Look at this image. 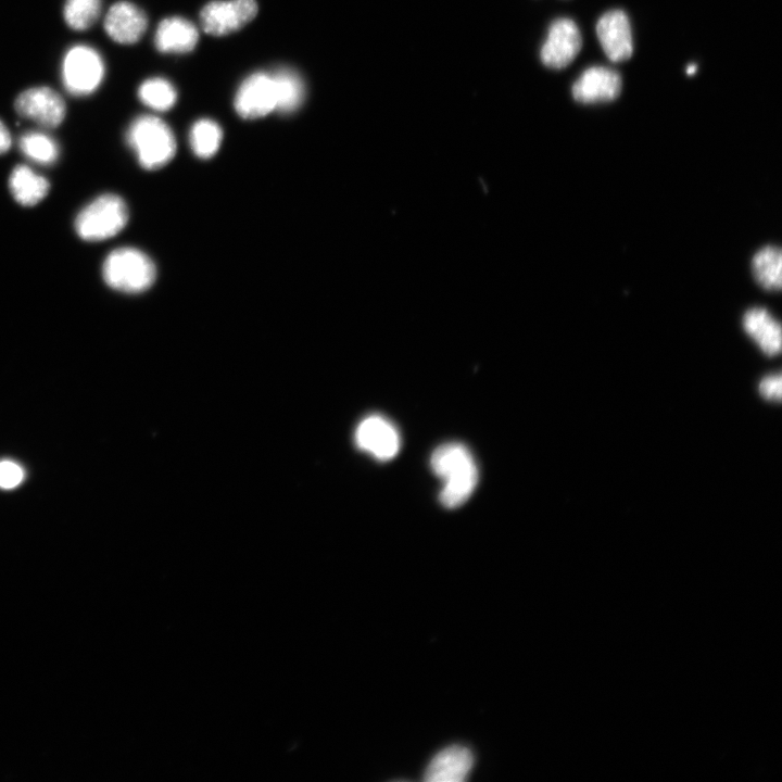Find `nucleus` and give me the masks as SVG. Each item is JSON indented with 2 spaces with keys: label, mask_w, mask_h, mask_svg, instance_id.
<instances>
[{
  "label": "nucleus",
  "mask_w": 782,
  "mask_h": 782,
  "mask_svg": "<svg viewBox=\"0 0 782 782\" xmlns=\"http://www.w3.org/2000/svg\"><path fill=\"white\" fill-rule=\"evenodd\" d=\"M430 466L443 480L440 503L451 509L463 505L478 483V467L467 446L456 442L438 446L430 457Z\"/></svg>",
  "instance_id": "nucleus-1"
},
{
  "label": "nucleus",
  "mask_w": 782,
  "mask_h": 782,
  "mask_svg": "<svg viewBox=\"0 0 782 782\" xmlns=\"http://www.w3.org/2000/svg\"><path fill=\"white\" fill-rule=\"evenodd\" d=\"M127 142L146 169L165 166L175 155L176 140L172 129L159 117L142 115L130 124Z\"/></svg>",
  "instance_id": "nucleus-2"
},
{
  "label": "nucleus",
  "mask_w": 782,
  "mask_h": 782,
  "mask_svg": "<svg viewBox=\"0 0 782 782\" xmlns=\"http://www.w3.org/2000/svg\"><path fill=\"white\" fill-rule=\"evenodd\" d=\"M109 287L125 293H140L154 282L156 269L153 261L142 251L124 247L113 250L102 267Z\"/></svg>",
  "instance_id": "nucleus-3"
},
{
  "label": "nucleus",
  "mask_w": 782,
  "mask_h": 782,
  "mask_svg": "<svg viewBox=\"0 0 782 782\" xmlns=\"http://www.w3.org/2000/svg\"><path fill=\"white\" fill-rule=\"evenodd\" d=\"M128 222L124 200L105 193L88 203L75 219L77 235L86 241H102L116 236Z\"/></svg>",
  "instance_id": "nucleus-4"
},
{
  "label": "nucleus",
  "mask_w": 782,
  "mask_h": 782,
  "mask_svg": "<svg viewBox=\"0 0 782 782\" xmlns=\"http://www.w3.org/2000/svg\"><path fill=\"white\" fill-rule=\"evenodd\" d=\"M103 75V60L93 48L77 45L64 55L62 80L70 93L86 96L93 92L101 84Z\"/></svg>",
  "instance_id": "nucleus-5"
},
{
  "label": "nucleus",
  "mask_w": 782,
  "mask_h": 782,
  "mask_svg": "<svg viewBox=\"0 0 782 782\" xmlns=\"http://www.w3.org/2000/svg\"><path fill=\"white\" fill-rule=\"evenodd\" d=\"M255 0H215L200 13L202 29L212 36H225L250 23L257 14Z\"/></svg>",
  "instance_id": "nucleus-6"
},
{
  "label": "nucleus",
  "mask_w": 782,
  "mask_h": 782,
  "mask_svg": "<svg viewBox=\"0 0 782 782\" xmlns=\"http://www.w3.org/2000/svg\"><path fill=\"white\" fill-rule=\"evenodd\" d=\"M582 48V36L577 24L568 17L555 20L548 27L540 58L552 70L568 66Z\"/></svg>",
  "instance_id": "nucleus-7"
},
{
  "label": "nucleus",
  "mask_w": 782,
  "mask_h": 782,
  "mask_svg": "<svg viewBox=\"0 0 782 782\" xmlns=\"http://www.w3.org/2000/svg\"><path fill=\"white\" fill-rule=\"evenodd\" d=\"M14 108L18 115L45 128L58 127L66 114L63 98L46 86L33 87L21 92Z\"/></svg>",
  "instance_id": "nucleus-8"
},
{
  "label": "nucleus",
  "mask_w": 782,
  "mask_h": 782,
  "mask_svg": "<svg viewBox=\"0 0 782 782\" xmlns=\"http://www.w3.org/2000/svg\"><path fill=\"white\" fill-rule=\"evenodd\" d=\"M276 108L277 91L272 74L257 72L250 75L236 93L235 109L243 118H260Z\"/></svg>",
  "instance_id": "nucleus-9"
},
{
  "label": "nucleus",
  "mask_w": 782,
  "mask_h": 782,
  "mask_svg": "<svg viewBox=\"0 0 782 782\" xmlns=\"http://www.w3.org/2000/svg\"><path fill=\"white\" fill-rule=\"evenodd\" d=\"M356 445L376 459H392L400 450L401 439L396 427L381 415L364 418L355 431Z\"/></svg>",
  "instance_id": "nucleus-10"
},
{
  "label": "nucleus",
  "mask_w": 782,
  "mask_h": 782,
  "mask_svg": "<svg viewBox=\"0 0 782 782\" xmlns=\"http://www.w3.org/2000/svg\"><path fill=\"white\" fill-rule=\"evenodd\" d=\"M596 35L606 56L613 62H622L633 53L631 24L622 10L604 13L596 24Z\"/></svg>",
  "instance_id": "nucleus-11"
},
{
  "label": "nucleus",
  "mask_w": 782,
  "mask_h": 782,
  "mask_svg": "<svg viewBox=\"0 0 782 782\" xmlns=\"http://www.w3.org/2000/svg\"><path fill=\"white\" fill-rule=\"evenodd\" d=\"M622 81L618 72L604 67L586 68L572 85V98L583 104L606 103L616 100Z\"/></svg>",
  "instance_id": "nucleus-12"
},
{
  "label": "nucleus",
  "mask_w": 782,
  "mask_h": 782,
  "mask_svg": "<svg viewBox=\"0 0 782 782\" xmlns=\"http://www.w3.org/2000/svg\"><path fill=\"white\" fill-rule=\"evenodd\" d=\"M104 29L114 41L131 45L143 36L147 29V16L134 3L118 1L106 12Z\"/></svg>",
  "instance_id": "nucleus-13"
},
{
  "label": "nucleus",
  "mask_w": 782,
  "mask_h": 782,
  "mask_svg": "<svg viewBox=\"0 0 782 782\" xmlns=\"http://www.w3.org/2000/svg\"><path fill=\"white\" fill-rule=\"evenodd\" d=\"M472 764V754L467 747L452 745L431 759L424 779L428 782H461L467 778Z\"/></svg>",
  "instance_id": "nucleus-14"
},
{
  "label": "nucleus",
  "mask_w": 782,
  "mask_h": 782,
  "mask_svg": "<svg viewBox=\"0 0 782 782\" xmlns=\"http://www.w3.org/2000/svg\"><path fill=\"white\" fill-rule=\"evenodd\" d=\"M199 40L197 27L184 17L164 18L155 33L154 43L161 52L185 53L193 50Z\"/></svg>",
  "instance_id": "nucleus-15"
},
{
  "label": "nucleus",
  "mask_w": 782,
  "mask_h": 782,
  "mask_svg": "<svg viewBox=\"0 0 782 782\" xmlns=\"http://www.w3.org/2000/svg\"><path fill=\"white\" fill-rule=\"evenodd\" d=\"M746 332L768 354H774L781 346V327L772 314L760 306L748 308L742 317Z\"/></svg>",
  "instance_id": "nucleus-16"
},
{
  "label": "nucleus",
  "mask_w": 782,
  "mask_h": 782,
  "mask_svg": "<svg viewBox=\"0 0 782 782\" xmlns=\"http://www.w3.org/2000/svg\"><path fill=\"white\" fill-rule=\"evenodd\" d=\"M14 200L24 206H33L43 200L50 189L49 181L26 165H17L9 178Z\"/></svg>",
  "instance_id": "nucleus-17"
},
{
  "label": "nucleus",
  "mask_w": 782,
  "mask_h": 782,
  "mask_svg": "<svg viewBox=\"0 0 782 782\" xmlns=\"http://www.w3.org/2000/svg\"><path fill=\"white\" fill-rule=\"evenodd\" d=\"M756 282L768 291H778L782 285V254L779 247L767 244L758 249L751 260Z\"/></svg>",
  "instance_id": "nucleus-18"
},
{
  "label": "nucleus",
  "mask_w": 782,
  "mask_h": 782,
  "mask_svg": "<svg viewBox=\"0 0 782 782\" xmlns=\"http://www.w3.org/2000/svg\"><path fill=\"white\" fill-rule=\"evenodd\" d=\"M277 91V108L280 113H292L303 102L304 84L293 70L281 67L272 73Z\"/></svg>",
  "instance_id": "nucleus-19"
},
{
  "label": "nucleus",
  "mask_w": 782,
  "mask_h": 782,
  "mask_svg": "<svg viewBox=\"0 0 782 782\" xmlns=\"http://www.w3.org/2000/svg\"><path fill=\"white\" fill-rule=\"evenodd\" d=\"M22 153L30 161L41 164H53L60 154L55 140L41 131H27L18 140Z\"/></svg>",
  "instance_id": "nucleus-20"
},
{
  "label": "nucleus",
  "mask_w": 782,
  "mask_h": 782,
  "mask_svg": "<svg viewBox=\"0 0 782 782\" xmlns=\"http://www.w3.org/2000/svg\"><path fill=\"white\" fill-rule=\"evenodd\" d=\"M223 140L220 126L209 118L195 122L190 131V144L194 154L201 159L212 157Z\"/></svg>",
  "instance_id": "nucleus-21"
},
{
  "label": "nucleus",
  "mask_w": 782,
  "mask_h": 782,
  "mask_svg": "<svg viewBox=\"0 0 782 782\" xmlns=\"http://www.w3.org/2000/svg\"><path fill=\"white\" fill-rule=\"evenodd\" d=\"M140 101L155 111H167L176 102L177 93L173 85L163 78L143 81L138 90Z\"/></svg>",
  "instance_id": "nucleus-22"
},
{
  "label": "nucleus",
  "mask_w": 782,
  "mask_h": 782,
  "mask_svg": "<svg viewBox=\"0 0 782 782\" xmlns=\"http://www.w3.org/2000/svg\"><path fill=\"white\" fill-rule=\"evenodd\" d=\"M101 12V0H66L63 16L68 27L85 30L93 25Z\"/></svg>",
  "instance_id": "nucleus-23"
},
{
  "label": "nucleus",
  "mask_w": 782,
  "mask_h": 782,
  "mask_svg": "<svg viewBox=\"0 0 782 782\" xmlns=\"http://www.w3.org/2000/svg\"><path fill=\"white\" fill-rule=\"evenodd\" d=\"M24 472L22 468L14 462H0V487L11 489L21 483Z\"/></svg>",
  "instance_id": "nucleus-24"
},
{
  "label": "nucleus",
  "mask_w": 782,
  "mask_h": 782,
  "mask_svg": "<svg viewBox=\"0 0 782 782\" xmlns=\"http://www.w3.org/2000/svg\"><path fill=\"white\" fill-rule=\"evenodd\" d=\"M760 392L771 399L780 400L781 398V379L778 377H769L760 384Z\"/></svg>",
  "instance_id": "nucleus-25"
},
{
  "label": "nucleus",
  "mask_w": 782,
  "mask_h": 782,
  "mask_svg": "<svg viewBox=\"0 0 782 782\" xmlns=\"http://www.w3.org/2000/svg\"><path fill=\"white\" fill-rule=\"evenodd\" d=\"M11 143L12 138L10 131L2 121H0V154L5 153L11 148Z\"/></svg>",
  "instance_id": "nucleus-26"
},
{
  "label": "nucleus",
  "mask_w": 782,
  "mask_h": 782,
  "mask_svg": "<svg viewBox=\"0 0 782 782\" xmlns=\"http://www.w3.org/2000/svg\"><path fill=\"white\" fill-rule=\"evenodd\" d=\"M696 68H697V67H696L695 64L689 65V66L686 67V74H689V75L695 74Z\"/></svg>",
  "instance_id": "nucleus-27"
}]
</instances>
